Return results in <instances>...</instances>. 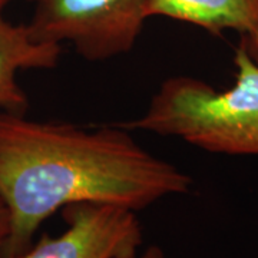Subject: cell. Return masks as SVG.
I'll use <instances>...</instances> for the list:
<instances>
[{"instance_id": "7a4b0ae2", "label": "cell", "mask_w": 258, "mask_h": 258, "mask_svg": "<svg viewBox=\"0 0 258 258\" xmlns=\"http://www.w3.org/2000/svg\"><path fill=\"white\" fill-rule=\"evenodd\" d=\"M234 64L237 74L230 89L217 91L189 76L169 78L144 115L115 125L176 137L215 154L258 155V64L241 45Z\"/></svg>"}, {"instance_id": "52a82bcc", "label": "cell", "mask_w": 258, "mask_h": 258, "mask_svg": "<svg viewBox=\"0 0 258 258\" xmlns=\"http://www.w3.org/2000/svg\"><path fill=\"white\" fill-rule=\"evenodd\" d=\"M240 45L245 49L249 57L258 64V26L248 33L241 35Z\"/></svg>"}, {"instance_id": "3957f363", "label": "cell", "mask_w": 258, "mask_h": 258, "mask_svg": "<svg viewBox=\"0 0 258 258\" xmlns=\"http://www.w3.org/2000/svg\"><path fill=\"white\" fill-rule=\"evenodd\" d=\"M29 29L40 42L71 43L91 62L128 53L147 20V0H28Z\"/></svg>"}, {"instance_id": "5b68a950", "label": "cell", "mask_w": 258, "mask_h": 258, "mask_svg": "<svg viewBox=\"0 0 258 258\" xmlns=\"http://www.w3.org/2000/svg\"><path fill=\"white\" fill-rule=\"evenodd\" d=\"M62 46L40 42L28 25H13L0 16V111L25 113L28 95L18 82L19 71L53 69Z\"/></svg>"}, {"instance_id": "8992f818", "label": "cell", "mask_w": 258, "mask_h": 258, "mask_svg": "<svg viewBox=\"0 0 258 258\" xmlns=\"http://www.w3.org/2000/svg\"><path fill=\"white\" fill-rule=\"evenodd\" d=\"M145 15L186 22L212 35H245L258 26V0H147Z\"/></svg>"}, {"instance_id": "9c48e42d", "label": "cell", "mask_w": 258, "mask_h": 258, "mask_svg": "<svg viewBox=\"0 0 258 258\" xmlns=\"http://www.w3.org/2000/svg\"><path fill=\"white\" fill-rule=\"evenodd\" d=\"M139 258H165V255H164L162 249L159 248V247H157V245H151V247H148V248L145 249V252H144Z\"/></svg>"}, {"instance_id": "277c9868", "label": "cell", "mask_w": 258, "mask_h": 258, "mask_svg": "<svg viewBox=\"0 0 258 258\" xmlns=\"http://www.w3.org/2000/svg\"><path fill=\"white\" fill-rule=\"evenodd\" d=\"M66 230L43 237L18 255L0 258H135L142 228L135 211L108 204L63 208Z\"/></svg>"}, {"instance_id": "6da1fadb", "label": "cell", "mask_w": 258, "mask_h": 258, "mask_svg": "<svg viewBox=\"0 0 258 258\" xmlns=\"http://www.w3.org/2000/svg\"><path fill=\"white\" fill-rule=\"evenodd\" d=\"M191 186V176L139 147L118 125L89 131L0 111V200L10 215L0 257L26 251L39 227L69 205L137 212Z\"/></svg>"}, {"instance_id": "30bf717a", "label": "cell", "mask_w": 258, "mask_h": 258, "mask_svg": "<svg viewBox=\"0 0 258 258\" xmlns=\"http://www.w3.org/2000/svg\"><path fill=\"white\" fill-rule=\"evenodd\" d=\"M10 0H0V16H2V12H3V9L8 6V3H9Z\"/></svg>"}, {"instance_id": "ba28073f", "label": "cell", "mask_w": 258, "mask_h": 258, "mask_svg": "<svg viewBox=\"0 0 258 258\" xmlns=\"http://www.w3.org/2000/svg\"><path fill=\"white\" fill-rule=\"evenodd\" d=\"M10 232V215L6 205L0 200V248L5 245Z\"/></svg>"}]
</instances>
